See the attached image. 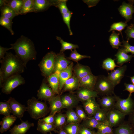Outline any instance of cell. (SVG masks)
Segmentation results:
<instances>
[{
	"mask_svg": "<svg viewBox=\"0 0 134 134\" xmlns=\"http://www.w3.org/2000/svg\"><path fill=\"white\" fill-rule=\"evenodd\" d=\"M0 86L9 77L24 72L25 66L21 60L11 52H7L0 60Z\"/></svg>",
	"mask_w": 134,
	"mask_h": 134,
	"instance_id": "obj_1",
	"label": "cell"
},
{
	"mask_svg": "<svg viewBox=\"0 0 134 134\" xmlns=\"http://www.w3.org/2000/svg\"><path fill=\"white\" fill-rule=\"evenodd\" d=\"M16 56L25 67L28 62L36 59L37 52L33 41L28 37L22 35L14 43L10 44Z\"/></svg>",
	"mask_w": 134,
	"mask_h": 134,
	"instance_id": "obj_2",
	"label": "cell"
},
{
	"mask_svg": "<svg viewBox=\"0 0 134 134\" xmlns=\"http://www.w3.org/2000/svg\"><path fill=\"white\" fill-rule=\"evenodd\" d=\"M27 103V111L31 117L34 119H39L44 117L49 112V109L46 104L34 97L29 99Z\"/></svg>",
	"mask_w": 134,
	"mask_h": 134,
	"instance_id": "obj_3",
	"label": "cell"
},
{
	"mask_svg": "<svg viewBox=\"0 0 134 134\" xmlns=\"http://www.w3.org/2000/svg\"><path fill=\"white\" fill-rule=\"evenodd\" d=\"M56 55L53 51L49 52L43 57L39 64L41 73L44 76L48 77L53 73Z\"/></svg>",
	"mask_w": 134,
	"mask_h": 134,
	"instance_id": "obj_4",
	"label": "cell"
},
{
	"mask_svg": "<svg viewBox=\"0 0 134 134\" xmlns=\"http://www.w3.org/2000/svg\"><path fill=\"white\" fill-rule=\"evenodd\" d=\"M94 90L103 96L114 94L115 86L107 77L103 75L97 76Z\"/></svg>",
	"mask_w": 134,
	"mask_h": 134,
	"instance_id": "obj_5",
	"label": "cell"
},
{
	"mask_svg": "<svg viewBox=\"0 0 134 134\" xmlns=\"http://www.w3.org/2000/svg\"><path fill=\"white\" fill-rule=\"evenodd\" d=\"M25 81L20 74L12 76L7 78L2 86L1 91L3 93L8 95L18 86L24 84Z\"/></svg>",
	"mask_w": 134,
	"mask_h": 134,
	"instance_id": "obj_6",
	"label": "cell"
},
{
	"mask_svg": "<svg viewBox=\"0 0 134 134\" xmlns=\"http://www.w3.org/2000/svg\"><path fill=\"white\" fill-rule=\"evenodd\" d=\"M116 101L115 108L126 115H130L134 110V101L129 95L126 99L120 98L115 95Z\"/></svg>",
	"mask_w": 134,
	"mask_h": 134,
	"instance_id": "obj_7",
	"label": "cell"
},
{
	"mask_svg": "<svg viewBox=\"0 0 134 134\" xmlns=\"http://www.w3.org/2000/svg\"><path fill=\"white\" fill-rule=\"evenodd\" d=\"M126 115L125 114L114 108L108 111L106 120L112 128L119 126L122 123Z\"/></svg>",
	"mask_w": 134,
	"mask_h": 134,
	"instance_id": "obj_8",
	"label": "cell"
},
{
	"mask_svg": "<svg viewBox=\"0 0 134 134\" xmlns=\"http://www.w3.org/2000/svg\"><path fill=\"white\" fill-rule=\"evenodd\" d=\"M7 100L10 105L11 113L21 120L24 112L27 111V107L21 104L11 97Z\"/></svg>",
	"mask_w": 134,
	"mask_h": 134,
	"instance_id": "obj_9",
	"label": "cell"
},
{
	"mask_svg": "<svg viewBox=\"0 0 134 134\" xmlns=\"http://www.w3.org/2000/svg\"><path fill=\"white\" fill-rule=\"evenodd\" d=\"M129 3L124 1L122 4L118 8L119 11L121 16L126 20L127 23L132 19V15L134 13V1H129Z\"/></svg>",
	"mask_w": 134,
	"mask_h": 134,
	"instance_id": "obj_10",
	"label": "cell"
},
{
	"mask_svg": "<svg viewBox=\"0 0 134 134\" xmlns=\"http://www.w3.org/2000/svg\"><path fill=\"white\" fill-rule=\"evenodd\" d=\"M56 94L50 88L45 82L43 80L38 91L37 96L38 100L48 101L55 96Z\"/></svg>",
	"mask_w": 134,
	"mask_h": 134,
	"instance_id": "obj_11",
	"label": "cell"
},
{
	"mask_svg": "<svg viewBox=\"0 0 134 134\" xmlns=\"http://www.w3.org/2000/svg\"><path fill=\"white\" fill-rule=\"evenodd\" d=\"M126 69L127 66L126 65L121 66L109 73L107 77L115 86L120 82L124 76Z\"/></svg>",
	"mask_w": 134,
	"mask_h": 134,
	"instance_id": "obj_12",
	"label": "cell"
},
{
	"mask_svg": "<svg viewBox=\"0 0 134 134\" xmlns=\"http://www.w3.org/2000/svg\"><path fill=\"white\" fill-rule=\"evenodd\" d=\"M63 53L56 54L55 62L53 73L59 72L66 68L70 63Z\"/></svg>",
	"mask_w": 134,
	"mask_h": 134,
	"instance_id": "obj_13",
	"label": "cell"
},
{
	"mask_svg": "<svg viewBox=\"0 0 134 134\" xmlns=\"http://www.w3.org/2000/svg\"><path fill=\"white\" fill-rule=\"evenodd\" d=\"M83 105L85 112L88 117L93 116L96 111L100 108L95 98H91L83 102Z\"/></svg>",
	"mask_w": 134,
	"mask_h": 134,
	"instance_id": "obj_14",
	"label": "cell"
},
{
	"mask_svg": "<svg viewBox=\"0 0 134 134\" xmlns=\"http://www.w3.org/2000/svg\"><path fill=\"white\" fill-rule=\"evenodd\" d=\"M61 97L64 108L72 109L77 106L79 101L76 96L72 94H67Z\"/></svg>",
	"mask_w": 134,
	"mask_h": 134,
	"instance_id": "obj_15",
	"label": "cell"
},
{
	"mask_svg": "<svg viewBox=\"0 0 134 134\" xmlns=\"http://www.w3.org/2000/svg\"><path fill=\"white\" fill-rule=\"evenodd\" d=\"M48 101L50 106V115H55L64 108L61 97L59 95L53 97Z\"/></svg>",
	"mask_w": 134,
	"mask_h": 134,
	"instance_id": "obj_16",
	"label": "cell"
},
{
	"mask_svg": "<svg viewBox=\"0 0 134 134\" xmlns=\"http://www.w3.org/2000/svg\"><path fill=\"white\" fill-rule=\"evenodd\" d=\"M76 96L79 101L83 102L92 98L98 97V93L94 90L79 88L76 92Z\"/></svg>",
	"mask_w": 134,
	"mask_h": 134,
	"instance_id": "obj_17",
	"label": "cell"
},
{
	"mask_svg": "<svg viewBox=\"0 0 134 134\" xmlns=\"http://www.w3.org/2000/svg\"><path fill=\"white\" fill-rule=\"evenodd\" d=\"M97 79V76L92 73L82 78L79 83V88H83L94 90Z\"/></svg>",
	"mask_w": 134,
	"mask_h": 134,
	"instance_id": "obj_18",
	"label": "cell"
},
{
	"mask_svg": "<svg viewBox=\"0 0 134 134\" xmlns=\"http://www.w3.org/2000/svg\"><path fill=\"white\" fill-rule=\"evenodd\" d=\"M114 94L112 95L104 96L99 101L101 108L108 110L115 108L116 99Z\"/></svg>",
	"mask_w": 134,
	"mask_h": 134,
	"instance_id": "obj_19",
	"label": "cell"
},
{
	"mask_svg": "<svg viewBox=\"0 0 134 134\" xmlns=\"http://www.w3.org/2000/svg\"><path fill=\"white\" fill-rule=\"evenodd\" d=\"M57 0H34V12L37 13L47 10L52 6H55Z\"/></svg>",
	"mask_w": 134,
	"mask_h": 134,
	"instance_id": "obj_20",
	"label": "cell"
},
{
	"mask_svg": "<svg viewBox=\"0 0 134 134\" xmlns=\"http://www.w3.org/2000/svg\"><path fill=\"white\" fill-rule=\"evenodd\" d=\"M73 65L72 63H70L66 68L59 73V91L62 89L66 81L72 76Z\"/></svg>",
	"mask_w": 134,
	"mask_h": 134,
	"instance_id": "obj_21",
	"label": "cell"
},
{
	"mask_svg": "<svg viewBox=\"0 0 134 134\" xmlns=\"http://www.w3.org/2000/svg\"><path fill=\"white\" fill-rule=\"evenodd\" d=\"M34 124L28 121H22L21 123L15 125L9 130L10 134H25L31 127L34 126Z\"/></svg>",
	"mask_w": 134,
	"mask_h": 134,
	"instance_id": "obj_22",
	"label": "cell"
},
{
	"mask_svg": "<svg viewBox=\"0 0 134 134\" xmlns=\"http://www.w3.org/2000/svg\"><path fill=\"white\" fill-rule=\"evenodd\" d=\"M80 80L75 75L72 76L65 82L62 89V92H71L79 88Z\"/></svg>",
	"mask_w": 134,
	"mask_h": 134,
	"instance_id": "obj_23",
	"label": "cell"
},
{
	"mask_svg": "<svg viewBox=\"0 0 134 134\" xmlns=\"http://www.w3.org/2000/svg\"><path fill=\"white\" fill-rule=\"evenodd\" d=\"M113 132L114 134H134V127L128 121L123 122Z\"/></svg>",
	"mask_w": 134,
	"mask_h": 134,
	"instance_id": "obj_24",
	"label": "cell"
},
{
	"mask_svg": "<svg viewBox=\"0 0 134 134\" xmlns=\"http://www.w3.org/2000/svg\"><path fill=\"white\" fill-rule=\"evenodd\" d=\"M74 71L75 75L80 80L88 74L92 73L90 67L88 66L77 63L74 67Z\"/></svg>",
	"mask_w": 134,
	"mask_h": 134,
	"instance_id": "obj_25",
	"label": "cell"
},
{
	"mask_svg": "<svg viewBox=\"0 0 134 134\" xmlns=\"http://www.w3.org/2000/svg\"><path fill=\"white\" fill-rule=\"evenodd\" d=\"M17 117L14 115H10L7 116H4L0 122L1 127L0 129V132L3 133L7 131L16 121Z\"/></svg>",
	"mask_w": 134,
	"mask_h": 134,
	"instance_id": "obj_26",
	"label": "cell"
},
{
	"mask_svg": "<svg viewBox=\"0 0 134 134\" xmlns=\"http://www.w3.org/2000/svg\"><path fill=\"white\" fill-rule=\"evenodd\" d=\"M37 130L43 134H46L54 131L58 133L54 124H49L40 121L39 119L37 124Z\"/></svg>",
	"mask_w": 134,
	"mask_h": 134,
	"instance_id": "obj_27",
	"label": "cell"
},
{
	"mask_svg": "<svg viewBox=\"0 0 134 134\" xmlns=\"http://www.w3.org/2000/svg\"><path fill=\"white\" fill-rule=\"evenodd\" d=\"M117 60V64L121 66L124 63L130 61L134 56L133 55H129L127 54L123 49L119 48L117 53L115 55Z\"/></svg>",
	"mask_w": 134,
	"mask_h": 134,
	"instance_id": "obj_28",
	"label": "cell"
},
{
	"mask_svg": "<svg viewBox=\"0 0 134 134\" xmlns=\"http://www.w3.org/2000/svg\"><path fill=\"white\" fill-rule=\"evenodd\" d=\"M48 81L49 84L56 94H59V80L58 74L53 73L48 77Z\"/></svg>",
	"mask_w": 134,
	"mask_h": 134,
	"instance_id": "obj_29",
	"label": "cell"
},
{
	"mask_svg": "<svg viewBox=\"0 0 134 134\" xmlns=\"http://www.w3.org/2000/svg\"><path fill=\"white\" fill-rule=\"evenodd\" d=\"M1 17L12 20L14 17L18 15L9 6L6 5L0 8Z\"/></svg>",
	"mask_w": 134,
	"mask_h": 134,
	"instance_id": "obj_30",
	"label": "cell"
},
{
	"mask_svg": "<svg viewBox=\"0 0 134 134\" xmlns=\"http://www.w3.org/2000/svg\"><path fill=\"white\" fill-rule=\"evenodd\" d=\"M66 123H80L81 120L77 115L75 111L72 109H68L66 111Z\"/></svg>",
	"mask_w": 134,
	"mask_h": 134,
	"instance_id": "obj_31",
	"label": "cell"
},
{
	"mask_svg": "<svg viewBox=\"0 0 134 134\" xmlns=\"http://www.w3.org/2000/svg\"><path fill=\"white\" fill-rule=\"evenodd\" d=\"M34 0H24L23 4L19 12V15H25L31 12H34Z\"/></svg>",
	"mask_w": 134,
	"mask_h": 134,
	"instance_id": "obj_32",
	"label": "cell"
},
{
	"mask_svg": "<svg viewBox=\"0 0 134 134\" xmlns=\"http://www.w3.org/2000/svg\"><path fill=\"white\" fill-rule=\"evenodd\" d=\"M66 122V114L59 113L55 115L54 124L57 129L59 130L63 128Z\"/></svg>",
	"mask_w": 134,
	"mask_h": 134,
	"instance_id": "obj_33",
	"label": "cell"
},
{
	"mask_svg": "<svg viewBox=\"0 0 134 134\" xmlns=\"http://www.w3.org/2000/svg\"><path fill=\"white\" fill-rule=\"evenodd\" d=\"M100 123L93 116L88 117L86 119L82 121L80 125L92 130L95 128L97 129Z\"/></svg>",
	"mask_w": 134,
	"mask_h": 134,
	"instance_id": "obj_34",
	"label": "cell"
},
{
	"mask_svg": "<svg viewBox=\"0 0 134 134\" xmlns=\"http://www.w3.org/2000/svg\"><path fill=\"white\" fill-rule=\"evenodd\" d=\"M97 129L98 131L104 134H114L112 127L106 120L100 122Z\"/></svg>",
	"mask_w": 134,
	"mask_h": 134,
	"instance_id": "obj_35",
	"label": "cell"
},
{
	"mask_svg": "<svg viewBox=\"0 0 134 134\" xmlns=\"http://www.w3.org/2000/svg\"><path fill=\"white\" fill-rule=\"evenodd\" d=\"M120 34L119 33H116L114 31H113L109 37V41L110 44L113 48L118 49L119 46H122L121 43L119 39Z\"/></svg>",
	"mask_w": 134,
	"mask_h": 134,
	"instance_id": "obj_36",
	"label": "cell"
},
{
	"mask_svg": "<svg viewBox=\"0 0 134 134\" xmlns=\"http://www.w3.org/2000/svg\"><path fill=\"white\" fill-rule=\"evenodd\" d=\"M56 38L60 41L62 47L60 51V52L63 53V52L68 50L72 51V50L76 49L79 47L77 45L64 41L60 37L57 36H56Z\"/></svg>",
	"mask_w": 134,
	"mask_h": 134,
	"instance_id": "obj_37",
	"label": "cell"
},
{
	"mask_svg": "<svg viewBox=\"0 0 134 134\" xmlns=\"http://www.w3.org/2000/svg\"><path fill=\"white\" fill-rule=\"evenodd\" d=\"M23 2L24 0H8L7 5L11 7L18 15Z\"/></svg>",
	"mask_w": 134,
	"mask_h": 134,
	"instance_id": "obj_38",
	"label": "cell"
},
{
	"mask_svg": "<svg viewBox=\"0 0 134 134\" xmlns=\"http://www.w3.org/2000/svg\"><path fill=\"white\" fill-rule=\"evenodd\" d=\"M108 111L100 108L96 111L93 117L99 122H102L106 120Z\"/></svg>",
	"mask_w": 134,
	"mask_h": 134,
	"instance_id": "obj_39",
	"label": "cell"
},
{
	"mask_svg": "<svg viewBox=\"0 0 134 134\" xmlns=\"http://www.w3.org/2000/svg\"><path fill=\"white\" fill-rule=\"evenodd\" d=\"M79 125L78 123L68 124L63 128L67 134H78Z\"/></svg>",
	"mask_w": 134,
	"mask_h": 134,
	"instance_id": "obj_40",
	"label": "cell"
},
{
	"mask_svg": "<svg viewBox=\"0 0 134 134\" xmlns=\"http://www.w3.org/2000/svg\"><path fill=\"white\" fill-rule=\"evenodd\" d=\"M115 59H113L110 58H106L103 62L102 67L103 68L107 71H112L114 70L116 67L121 66L117 65L115 62Z\"/></svg>",
	"mask_w": 134,
	"mask_h": 134,
	"instance_id": "obj_41",
	"label": "cell"
},
{
	"mask_svg": "<svg viewBox=\"0 0 134 134\" xmlns=\"http://www.w3.org/2000/svg\"><path fill=\"white\" fill-rule=\"evenodd\" d=\"M11 111L10 105L8 100L0 102V114L4 116L10 115Z\"/></svg>",
	"mask_w": 134,
	"mask_h": 134,
	"instance_id": "obj_42",
	"label": "cell"
},
{
	"mask_svg": "<svg viewBox=\"0 0 134 134\" xmlns=\"http://www.w3.org/2000/svg\"><path fill=\"white\" fill-rule=\"evenodd\" d=\"M13 23L12 20L0 17V25L8 29L12 35L14 34L12 29V25Z\"/></svg>",
	"mask_w": 134,
	"mask_h": 134,
	"instance_id": "obj_43",
	"label": "cell"
},
{
	"mask_svg": "<svg viewBox=\"0 0 134 134\" xmlns=\"http://www.w3.org/2000/svg\"><path fill=\"white\" fill-rule=\"evenodd\" d=\"M89 56L82 55L79 53L76 49L71 51L68 59L75 62H77L85 58H90Z\"/></svg>",
	"mask_w": 134,
	"mask_h": 134,
	"instance_id": "obj_44",
	"label": "cell"
},
{
	"mask_svg": "<svg viewBox=\"0 0 134 134\" xmlns=\"http://www.w3.org/2000/svg\"><path fill=\"white\" fill-rule=\"evenodd\" d=\"M128 24L126 23L120 22H118L114 23L111 26L110 28L109 31V32L112 31H117L121 33L122 37L123 36L122 33V31L125 28L128 26Z\"/></svg>",
	"mask_w": 134,
	"mask_h": 134,
	"instance_id": "obj_45",
	"label": "cell"
},
{
	"mask_svg": "<svg viewBox=\"0 0 134 134\" xmlns=\"http://www.w3.org/2000/svg\"><path fill=\"white\" fill-rule=\"evenodd\" d=\"M66 0H57L55 6L58 8L62 15L67 13L69 10L67 5Z\"/></svg>",
	"mask_w": 134,
	"mask_h": 134,
	"instance_id": "obj_46",
	"label": "cell"
},
{
	"mask_svg": "<svg viewBox=\"0 0 134 134\" xmlns=\"http://www.w3.org/2000/svg\"><path fill=\"white\" fill-rule=\"evenodd\" d=\"M73 14L71 11H69L67 13L62 15L63 20L67 26L70 35H72L73 33L71 31L70 26V21Z\"/></svg>",
	"mask_w": 134,
	"mask_h": 134,
	"instance_id": "obj_47",
	"label": "cell"
},
{
	"mask_svg": "<svg viewBox=\"0 0 134 134\" xmlns=\"http://www.w3.org/2000/svg\"><path fill=\"white\" fill-rule=\"evenodd\" d=\"M123 44L122 45V48L126 53H131L132 55L134 54V46L130 45L129 43V41L123 40L122 42Z\"/></svg>",
	"mask_w": 134,
	"mask_h": 134,
	"instance_id": "obj_48",
	"label": "cell"
},
{
	"mask_svg": "<svg viewBox=\"0 0 134 134\" xmlns=\"http://www.w3.org/2000/svg\"><path fill=\"white\" fill-rule=\"evenodd\" d=\"M125 32L126 34L127 41H129L132 38L134 39V24H131L127 26Z\"/></svg>",
	"mask_w": 134,
	"mask_h": 134,
	"instance_id": "obj_49",
	"label": "cell"
},
{
	"mask_svg": "<svg viewBox=\"0 0 134 134\" xmlns=\"http://www.w3.org/2000/svg\"><path fill=\"white\" fill-rule=\"evenodd\" d=\"M75 111L82 121L85 120L88 117L85 112L80 106H77L76 107Z\"/></svg>",
	"mask_w": 134,
	"mask_h": 134,
	"instance_id": "obj_50",
	"label": "cell"
},
{
	"mask_svg": "<svg viewBox=\"0 0 134 134\" xmlns=\"http://www.w3.org/2000/svg\"><path fill=\"white\" fill-rule=\"evenodd\" d=\"M95 132L87 128L79 125L78 134H94Z\"/></svg>",
	"mask_w": 134,
	"mask_h": 134,
	"instance_id": "obj_51",
	"label": "cell"
},
{
	"mask_svg": "<svg viewBox=\"0 0 134 134\" xmlns=\"http://www.w3.org/2000/svg\"><path fill=\"white\" fill-rule=\"evenodd\" d=\"M55 115H49L48 116L39 120L41 121L49 124H54Z\"/></svg>",
	"mask_w": 134,
	"mask_h": 134,
	"instance_id": "obj_52",
	"label": "cell"
},
{
	"mask_svg": "<svg viewBox=\"0 0 134 134\" xmlns=\"http://www.w3.org/2000/svg\"><path fill=\"white\" fill-rule=\"evenodd\" d=\"M11 47L9 48L4 47L0 46V60L3 59L7 51L10 49H12Z\"/></svg>",
	"mask_w": 134,
	"mask_h": 134,
	"instance_id": "obj_53",
	"label": "cell"
},
{
	"mask_svg": "<svg viewBox=\"0 0 134 134\" xmlns=\"http://www.w3.org/2000/svg\"><path fill=\"white\" fill-rule=\"evenodd\" d=\"M125 88L124 91H127L129 92V95H132V94L134 92V85L133 84H124Z\"/></svg>",
	"mask_w": 134,
	"mask_h": 134,
	"instance_id": "obj_54",
	"label": "cell"
},
{
	"mask_svg": "<svg viewBox=\"0 0 134 134\" xmlns=\"http://www.w3.org/2000/svg\"><path fill=\"white\" fill-rule=\"evenodd\" d=\"M129 115L128 121L134 127V110Z\"/></svg>",
	"mask_w": 134,
	"mask_h": 134,
	"instance_id": "obj_55",
	"label": "cell"
},
{
	"mask_svg": "<svg viewBox=\"0 0 134 134\" xmlns=\"http://www.w3.org/2000/svg\"><path fill=\"white\" fill-rule=\"evenodd\" d=\"M8 0H0V8L7 5Z\"/></svg>",
	"mask_w": 134,
	"mask_h": 134,
	"instance_id": "obj_56",
	"label": "cell"
},
{
	"mask_svg": "<svg viewBox=\"0 0 134 134\" xmlns=\"http://www.w3.org/2000/svg\"><path fill=\"white\" fill-rule=\"evenodd\" d=\"M58 133V134H67L63 128L59 129Z\"/></svg>",
	"mask_w": 134,
	"mask_h": 134,
	"instance_id": "obj_57",
	"label": "cell"
},
{
	"mask_svg": "<svg viewBox=\"0 0 134 134\" xmlns=\"http://www.w3.org/2000/svg\"><path fill=\"white\" fill-rule=\"evenodd\" d=\"M131 81L132 84L134 85V75L133 76L130 77Z\"/></svg>",
	"mask_w": 134,
	"mask_h": 134,
	"instance_id": "obj_58",
	"label": "cell"
},
{
	"mask_svg": "<svg viewBox=\"0 0 134 134\" xmlns=\"http://www.w3.org/2000/svg\"><path fill=\"white\" fill-rule=\"evenodd\" d=\"M94 134H104L98 131L97 132H95Z\"/></svg>",
	"mask_w": 134,
	"mask_h": 134,
	"instance_id": "obj_59",
	"label": "cell"
},
{
	"mask_svg": "<svg viewBox=\"0 0 134 134\" xmlns=\"http://www.w3.org/2000/svg\"><path fill=\"white\" fill-rule=\"evenodd\" d=\"M49 134H53L52 133H50Z\"/></svg>",
	"mask_w": 134,
	"mask_h": 134,
	"instance_id": "obj_60",
	"label": "cell"
},
{
	"mask_svg": "<svg viewBox=\"0 0 134 134\" xmlns=\"http://www.w3.org/2000/svg\"></svg>",
	"mask_w": 134,
	"mask_h": 134,
	"instance_id": "obj_61",
	"label": "cell"
}]
</instances>
